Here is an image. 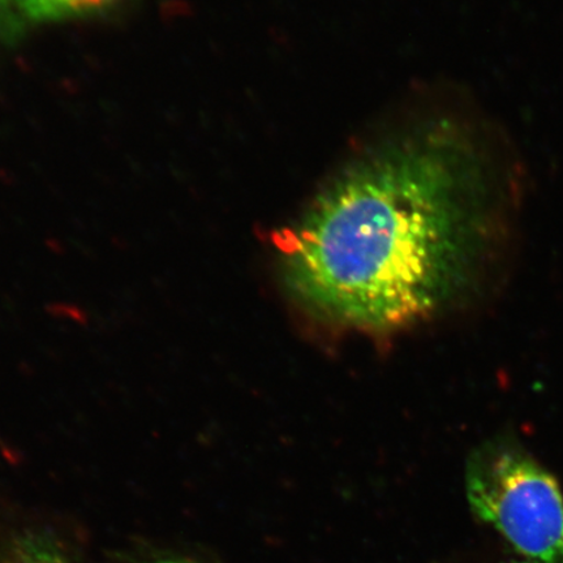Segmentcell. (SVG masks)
Segmentation results:
<instances>
[{
  "instance_id": "5",
  "label": "cell",
  "mask_w": 563,
  "mask_h": 563,
  "mask_svg": "<svg viewBox=\"0 0 563 563\" xmlns=\"http://www.w3.org/2000/svg\"><path fill=\"white\" fill-rule=\"evenodd\" d=\"M20 2L21 0H0V30L13 31L16 23L15 11L21 12Z\"/></svg>"
},
{
  "instance_id": "4",
  "label": "cell",
  "mask_w": 563,
  "mask_h": 563,
  "mask_svg": "<svg viewBox=\"0 0 563 563\" xmlns=\"http://www.w3.org/2000/svg\"><path fill=\"white\" fill-rule=\"evenodd\" d=\"M117 0H21V12L32 21H59L97 15Z\"/></svg>"
},
{
  "instance_id": "2",
  "label": "cell",
  "mask_w": 563,
  "mask_h": 563,
  "mask_svg": "<svg viewBox=\"0 0 563 563\" xmlns=\"http://www.w3.org/2000/svg\"><path fill=\"white\" fill-rule=\"evenodd\" d=\"M466 492L475 516L501 534L520 560L563 563V495L525 450L495 443L471 457Z\"/></svg>"
},
{
  "instance_id": "7",
  "label": "cell",
  "mask_w": 563,
  "mask_h": 563,
  "mask_svg": "<svg viewBox=\"0 0 563 563\" xmlns=\"http://www.w3.org/2000/svg\"><path fill=\"white\" fill-rule=\"evenodd\" d=\"M506 563H528V562L522 561V560H514V561L506 562Z\"/></svg>"
},
{
  "instance_id": "6",
  "label": "cell",
  "mask_w": 563,
  "mask_h": 563,
  "mask_svg": "<svg viewBox=\"0 0 563 563\" xmlns=\"http://www.w3.org/2000/svg\"><path fill=\"white\" fill-rule=\"evenodd\" d=\"M153 563H195V562L187 561V560L174 559V560H162V561H157V562H153Z\"/></svg>"
},
{
  "instance_id": "3",
  "label": "cell",
  "mask_w": 563,
  "mask_h": 563,
  "mask_svg": "<svg viewBox=\"0 0 563 563\" xmlns=\"http://www.w3.org/2000/svg\"><path fill=\"white\" fill-rule=\"evenodd\" d=\"M0 563H74L51 534L24 532L0 549Z\"/></svg>"
},
{
  "instance_id": "1",
  "label": "cell",
  "mask_w": 563,
  "mask_h": 563,
  "mask_svg": "<svg viewBox=\"0 0 563 563\" xmlns=\"http://www.w3.org/2000/svg\"><path fill=\"white\" fill-rule=\"evenodd\" d=\"M528 178L501 132L446 124L358 159L282 231L295 297L343 325L389 330L438 309L460 274L474 209Z\"/></svg>"
}]
</instances>
